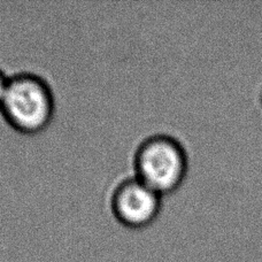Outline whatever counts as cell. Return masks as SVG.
<instances>
[{
  "label": "cell",
  "instance_id": "1",
  "mask_svg": "<svg viewBox=\"0 0 262 262\" xmlns=\"http://www.w3.org/2000/svg\"><path fill=\"white\" fill-rule=\"evenodd\" d=\"M55 112V97L51 84L34 72H18L8 76L0 101V113L13 129L36 134L45 129Z\"/></svg>",
  "mask_w": 262,
  "mask_h": 262
},
{
  "label": "cell",
  "instance_id": "2",
  "mask_svg": "<svg viewBox=\"0 0 262 262\" xmlns=\"http://www.w3.org/2000/svg\"><path fill=\"white\" fill-rule=\"evenodd\" d=\"M188 169V152L170 134L148 135L134 151L133 175L162 195L180 188Z\"/></svg>",
  "mask_w": 262,
  "mask_h": 262
},
{
  "label": "cell",
  "instance_id": "3",
  "mask_svg": "<svg viewBox=\"0 0 262 262\" xmlns=\"http://www.w3.org/2000/svg\"><path fill=\"white\" fill-rule=\"evenodd\" d=\"M162 194L131 175L114 185L110 195V207L122 226L131 229L147 227L161 210Z\"/></svg>",
  "mask_w": 262,
  "mask_h": 262
},
{
  "label": "cell",
  "instance_id": "4",
  "mask_svg": "<svg viewBox=\"0 0 262 262\" xmlns=\"http://www.w3.org/2000/svg\"><path fill=\"white\" fill-rule=\"evenodd\" d=\"M7 79H8V76L5 74L4 70L0 68V101H2V99H3L5 89H6Z\"/></svg>",
  "mask_w": 262,
  "mask_h": 262
},
{
  "label": "cell",
  "instance_id": "5",
  "mask_svg": "<svg viewBox=\"0 0 262 262\" xmlns=\"http://www.w3.org/2000/svg\"><path fill=\"white\" fill-rule=\"evenodd\" d=\"M261 102H262V93H261Z\"/></svg>",
  "mask_w": 262,
  "mask_h": 262
}]
</instances>
